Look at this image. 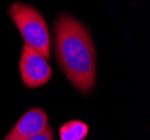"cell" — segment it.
Returning <instances> with one entry per match:
<instances>
[{
    "label": "cell",
    "instance_id": "2",
    "mask_svg": "<svg viewBox=\"0 0 150 140\" xmlns=\"http://www.w3.org/2000/svg\"><path fill=\"white\" fill-rule=\"evenodd\" d=\"M8 15L25 40V44L48 59L50 56V37L43 15L33 6L18 1L9 6Z\"/></svg>",
    "mask_w": 150,
    "mask_h": 140
},
{
    "label": "cell",
    "instance_id": "5",
    "mask_svg": "<svg viewBox=\"0 0 150 140\" xmlns=\"http://www.w3.org/2000/svg\"><path fill=\"white\" fill-rule=\"evenodd\" d=\"M88 134V124L80 120L67 121L59 129L61 140H83Z\"/></svg>",
    "mask_w": 150,
    "mask_h": 140
},
{
    "label": "cell",
    "instance_id": "1",
    "mask_svg": "<svg viewBox=\"0 0 150 140\" xmlns=\"http://www.w3.org/2000/svg\"><path fill=\"white\" fill-rule=\"evenodd\" d=\"M54 47L57 63L71 84L82 93H90L96 80V53L85 25L67 13L54 24Z\"/></svg>",
    "mask_w": 150,
    "mask_h": 140
},
{
    "label": "cell",
    "instance_id": "6",
    "mask_svg": "<svg viewBox=\"0 0 150 140\" xmlns=\"http://www.w3.org/2000/svg\"><path fill=\"white\" fill-rule=\"evenodd\" d=\"M27 140H54V131L50 128H48L47 130L43 131L42 134H36V136H34Z\"/></svg>",
    "mask_w": 150,
    "mask_h": 140
},
{
    "label": "cell",
    "instance_id": "4",
    "mask_svg": "<svg viewBox=\"0 0 150 140\" xmlns=\"http://www.w3.org/2000/svg\"><path fill=\"white\" fill-rule=\"evenodd\" d=\"M48 117L43 109L33 108L20 117L2 140H27L47 130Z\"/></svg>",
    "mask_w": 150,
    "mask_h": 140
},
{
    "label": "cell",
    "instance_id": "3",
    "mask_svg": "<svg viewBox=\"0 0 150 140\" xmlns=\"http://www.w3.org/2000/svg\"><path fill=\"white\" fill-rule=\"evenodd\" d=\"M47 61L30 46L24 45L19 61V73L27 88L37 89L50 82L53 73Z\"/></svg>",
    "mask_w": 150,
    "mask_h": 140
}]
</instances>
